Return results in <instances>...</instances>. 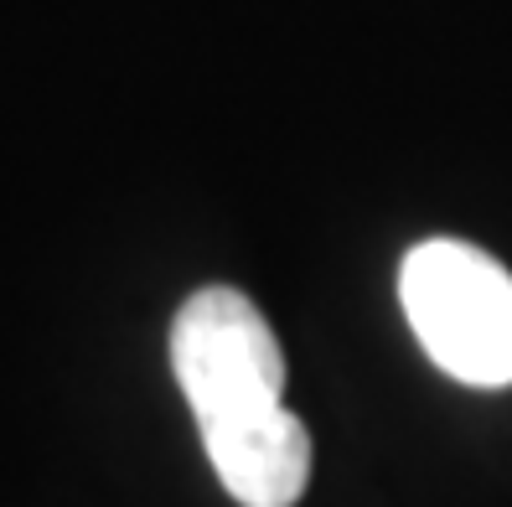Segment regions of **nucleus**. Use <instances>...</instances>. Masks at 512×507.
I'll use <instances>...</instances> for the list:
<instances>
[{"label": "nucleus", "mask_w": 512, "mask_h": 507, "mask_svg": "<svg viewBox=\"0 0 512 507\" xmlns=\"http://www.w3.org/2000/svg\"><path fill=\"white\" fill-rule=\"evenodd\" d=\"M399 301L435 368L471 389L512 383V275L461 238H430L404 254Z\"/></svg>", "instance_id": "2"}, {"label": "nucleus", "mask_w": 512, "mask_h": 507, "mask_svg": "<svg viewBox=\"0 0 512 507\" xmlns=\"http://www.w3.org/2000/svg\"><path fill=\"white\" fill-rule=\"evenodd\" d=\"M171 368L197 414L202 445L259 430L285 414V357L244 290L207 285L171 321Z\"/></svg>", "instance_id": "1"}]
</instances>
